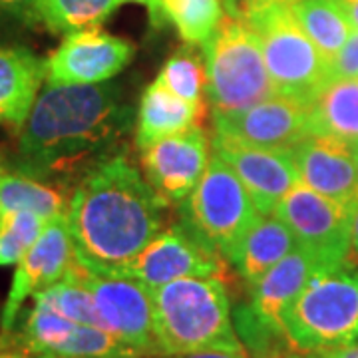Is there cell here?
<instances>
[{
	"instance_id": "obj_21",
	"label": "cell",
	"mask_w": 358,
	"mask_h": 358,
	"mask_svg": "<svg viewBox=\"0 0 358 358\" xmlns=\"http://www.w3.org/2000/svg\"><path fill=\"white\" fill-rule=\"evenodd\" d=\"M310 134L331 136L358 150V78H333L310 103Z\"/></svg>"
},
{
	"instance_id": "obj_8",
	"label": "cell",
	"mask_w": 358,
	"mask_h": 358,
	"mask_svg": "<svg viewBox=\"0 0 358 358\" xmlns=\"http://www.w3.org/2000/svg\"><path fill=\"white\" fill-rule=\"evenodd\" d=\"M66 275L92 293L106 331L138 355H162L154 329V299L148 285L120 275L92 273L76 259Z\"/></svg>"
},
{
	"instance_id": "obj_10",
	"label": "cell",
	"mask_w": 358,
	"mask_h": 358,
	"mask_svg": "<svg viewBox=\"0 0 358 358\" xmlns=\"http://www.w3.org/2000/svg\"><path fill=\"white\" fill-rule=\"evenodd\" d=\"M223 257L181 223L159 231L117 275L157 289L185 277H223Z\"/></svg>"
},
{
	"instance_id": "obj_27",
	"label": "cell",
	"mask_w": 358,
	"mask_h": 358,
	"mask_svg": "<svg viewBox=\"0 0 358 358\" xmlns=\"http://www.w3.org/2000/svg\"><path fill=\"white\" fill-rule=\"evenodd\" d=\"M155 80L187 102H205L207 72H205L203 58L195 56L193 52L183 50L173 54Z\"/></svg>"
},
{
	"instance_id": "obj_2",
	"label": "cell",
	"mask_w": 358,
	"mask_h": 358,
	"mask_svg": "<svg viewBox=\"0 0 358 358\" xmlns=\"http://www.w3.org/2000/svg\"><path fill=\"white\" fill-rule=\"evenodd\" d=\"M166 207L126 155L108 157L78 181L68 201L76 261L92 273L117 275L164 231Z\"/></svg>"
},
{
	"instance_id": "obj_7",
	"label": "cell",
	"mask_w": 358,
	"mask_h": 358,
	"mask_svg": "<svg viewBox=\"0 0 358 358\" xmlns=\"http://www.w3.org/2000/svg\"><path fill=\"white\" fill-rule=\"evenodd\" d=\"M181 215L193 235L225 263L247 231L263 217L243 181L215 154L197 187L181 203Z\"/></svg>"
},
{
	"instance_id": "obj_41",
	"label": "cell",
	"mask_w": 358,
	"mask_h": 358,
	"mask_svg": "<svg viewBox=\"0 0 358 358\" xmlns=\"http://www.w3.org/2000/svg\"><path fill=\"white\" fill-rule=\"evenodd\" d=\"M48 357H50V355H48ZM50 358H56V357H50Z\"/></svg>"
},
{
	"instance_id": "obj_33",
	"label": "cell",
	"mask_w": 358,
	"mask_h": 358,
	"mask_svg": "<svg viewBox=\"0 0 358 358\" xmlns=\"http://www.w3.org/2000/svg\"><path fill=\"white\" fill-rule=\"evenodd\" d=\"M124 4L126 2H136V4H141V6H145L148 10H150V18H152V22L155 26L164 24L162 22V0H122Z\"/></svg>"
},
{
	"instance_id": "obj_30",
	"label": "cell",
	"mask_w": 358,
	"mask_h": 358,
	"mask_svg": "<svg viewBox=\"0 0 358 358\" xmlns=\"http://www.w3.org/2000/svg\"><path fill=\"white\" fill-rule=\"evenodd\" d=\"M38 0H0V14L34 22V8Z\"/></svg>"
},
{
	"instance_id": "obj_31",
	"label": "cell",
	"mask_w": 358,
	"mask_h": 358,
	"mask_svg": "<svg viewBox=\"0 0 358 358\" xmlns=\"http://www.w3.org/2000/svg\"><path fill=\"white\" fill-rule=\"evenodd\" d=\"M0 358H50L48 355L34 352L26 346L14 343L8 336H0Z\"/></svg>"
},
{
	"instance_id": "obj_13",
	"label": "cell",
	"mask_w": 358,
	"mask_h": 358,
	"mask_svg": "<svg viewBox=\"0 0 358 358\" xmlns=\"http://www.w3.org/2000/svg\"><path fill=\"white\" fill-rule=\"evenodd\" d=\"M310 106L275 94L251 108L213 114V134L268 150H293L310 136Z\"/></svg>"
},
{
	"instance_id": "obj_22",
	"label": "cell",
	"mask_w": 358,
	"mask_h": 358,
	"mask_svg": "<svg viewBox=\"0 0 358 358\" xmlns=\"http://www.w3.org/2000/svg\"><path fill=\"white\" fill-rule=\"evenodd\" d=\"M68 209L64 192L22 171H0V221L13 213L30 211L52 219Z\"/></svg>"
},
{
	"instance_id": "obj_24",
	"label": "cell",
	"mask_w": 358,
	"mask_h": 358,
	"mask_svg": "<svg viewBox=\"0 0 358 358\" xmlns=\"http://www.w3.org/2000/svg\"><path fill=\"white\" fill-rule=\"evenodd\" d=\"M291 8L308 38L329 60H333L352 32V24L338 4L334 0H296Z\"/></svg>"
},
{
	"instance_id": "obj_11",
	"label": "cell",
	"mask_w": 358,
	"mask_h": 358,
	"mask_svg": "<svg viewBox=\"0 0 358 358\" xmlns=\"http://www.w3.org/2000/svg\"><path fill=\"white\" fill-rule=\"evenodd\" d=\"M140 152L148 183L169 207L181 205L192 195L213 154L201 126L162 138Z\"/></svg>"
},
{
	"instance_id": "obj_38",
	"label": "cell",
	"mask_w": 358,
	"mask_h": 358,
	"mask_svg": "<svg viewBox=\"0 0 358 358\" xmlns=\"http://www.w3.org/2000/svg\"><path fill=\"white\" fill-rule=\"evenodd\" d=\"M281 358H320L319 355H315V352H313V355H305V352H289V355H285V357H281Z\"/></svg>"
},
{
	"instance_id": "obj_35",
	"label": "cell",
	"mask_w": 358,
	"mask_h": 358,
	"mask_svg": "<svg viewBox=\"0 0 358 358\" xmlns=\"http://www.w3.org/2000/svg\"><path fill=\"white\" fill-rule=\"evenodd\" d=\"M334 2L345 13V16L348 18V22L352 24V28L358 30V0H334Z\"/></svg>"
},
{
	"instance_id": "obj_5",
	"label": "cell",
	"mask_w": 358,
	"mask_h": 358,
	"mask_svg": "<svg viewBox=\"0 0 358 358\" xmlns=\"http://www.w3.org/2000/svg\"><path fill=\"white\" fill-rule=\"evenodd\" d=\"M294 352H324L358 343V281L350 265L315 275L282 313Z\"/></svg>"
},
{
	"instance_id": "obj_14",
	"label": "cell",
	"mask_w": 358,
	"mask_h": 358,
	"mask_svg": "<svg viewBox=\"0 0 358 358\" xmlns=\"http://www.w3.org/2000/svg\"><path fill=\"white\" fill-rule=\"evenodd\" d=\"M136 46L126 38L90 28L66 34L46 58L50 84H102L117 76L131 62Z\"/></svg>"
},
{
	"instance_id": "obj_40",
	"label": "cell",
	"mask_w": 358,
	"mask_h": 358,
	"mask_svg": "<svg viewBox=\"0 0 358 358\" xmlns=\"http://www.w3.org/2000/svg\"><path fill=\"white\" fill-rule=\"evenodd\" d=\"M357 281H358V271H357Z\"/></svg>"
},
{
	"instance_id": "obj_29",
	"label": "cell",
	"mask_w": 358,
	"mask_h": 358,
	"mask_svg": "<svg viewBox=\"0 0 358 358\" xmlns=\"http://www.w3.org/2000/svg\"><path fill=\"white\" fill-rule=\"evenodd\" d=\"M333 78H358V30L352 28L345 46L331 60Z\"/></svg>"
},
{
	"instance_id": "obj_42",
	"label": "cell",
	"mask_w": 358,
	"mask_h": 358,
	"mask_svg": "<svg viewBox=\"0 0 358 358\" xmlns=\"http://www.w3.org/2000/svg\"><path fill=\"white\" fill-rule=\"evenodd\" d=\"M357 157H358V150H357Z\"/></svg>"
},
{
	"instance_id": "obj_1",
	"label": "cell",
	"mask_w": 358,
	"mask_h": 358,
	"mask_svg": "<svg viewBox=\"0 0 358 358\" xmlns=\"http://www.w3.org/2000/svg\"><path fill=\"white\" fill-rule=\"evenodd\" d=\"M131 110L114 84H46L20 129L18 169L58 185L76 183L115 155Z\"/></svg>"
},
{
	"instance_id": "obj_18",
	"label": "cell",
	"mask_w": 358,
	"mask_h": 358,
	"mask_svg": "<svg viewBox=\"0 0 358 358\" xmlns=\"http://www.w3.org/2000/svg\"><path fill=\"white\" fill-rule=\"evenodd\" d=\"M46 80V60L28 48L0 46V124L24 128Z\"/></svg>"
},
{
	"instance_id": "obj_9",
	"label": "cell",
	"mask_w": 358,
	"mask_h": 358,
	"mask_svg": "<svg viewBox=\"0 0 358 358\" xmlns=\"http://www.w3.org/2000/svg\"><path fill=\"white\" fill-rule=\"evenodd\" d=\"M291 229L299 247L310 251L329 267L348 265L350 209L299 181L277 205L275 213Z\"/></svg>"
},
{
	"instance_id": "obj_17",
	"label": "cell",
	"mask_w": 358,
	"mask_h": 358,
	"mask_svg": "<svg viewBox=\"0 0 358 358\" xmlns=\"http://www.w3.org/2000/svg\"><path fill=\"white\" fill-rule=\"evenodd\" d=\"M336 268L324 265L320 259L303 247H294L289 255H285L273 268L249 285V301L245 307L261 324L271 331L285 334L282 329V313L296 299L308 281L319 275L320 271Z\"/></svg>"
},
{
	"instance_id": "obj_6",
	"label": "cell",
	"mask_w": 358,
	"mask_h": 358,
	"mask_svg": "<svg viewBox=\"0 0 358 358\" xmlns=\"http://www.w3.org/2000/svg\"><path fill=\"white\" fill-rule=\"evenodd\" d=\"M205 96L213 114H231L277 94L255 30L243 18L225 13L213 36L205 42Z\"/></svg>"
},
{
	"instance_id": "obj_4",
	"label": "cell",
	"mask_w": 358,
	"mask_h": 358,
	"mask_svg": "<svg viewBox=\"0 0 358 358\" xmlns=\"http://www.w3.org/2000/svg\"><path fill=\"white\" fill-rule=\"evenodd\" d=\"M227 14L243 18L255 30L277 94L310 106L333 80L331 60L308 38L291 4L251 2Z\"/></svg>"
},
{
	"instance_id": "obj_16",
	"label": "cell",
	"mask_w": 358,
	"mask_h": 358,
	"mask_svg": "<svg viewBox=\"0 0 358 358\" xmlns=\"http://www.w3.org/2000/svg\"><path fill=\"white\" fill-rule=\"evenodd\" d=\"M291 152L305 185L348 209L355 207L358 201L357 148L331 136L310 134Z\"/></svg>"
},
{
	"instance_id": "obj_25",
	"label": "cell",
	"mask_w": 358,
	"mask_h": 358,
	"mask_svg": "<svg viewBox=\"0 0 358 358\" xmlns=\"http://www.w3.org/2000/svg\"><path fill=\"white\" fill-rule=\"evenodd\" d=\"M225 8L221 0H162V22H169L189 46H203L213 36Z\"/></svg>"
},
{
	"instance_id": "obj_15",
	"label": "cell",
	"mask_w": 358,
	"mask_h": 358,
	"mask_svg": "<svg viewBox=\"0 0 358 358\" xmlns=\"http://www.w3.org/2000/svg\"><path fill=\"white\" fill-rule=\"evenodd\" d=\"M211 152L225 159L251 193L261 215H273L277 205L301 181L291 150H268L215 136Z\"/></svg>"
},
{
	"instance_id": "obj_12",
	"label": "cell",
	"mask_w": 358,
	"mask_h": 358,
	"mask_svg": "<svg viewBox=\"0 0 358 358\" xmlns=\"http://www.w3.org/2000/svg\"><path fill=\"white\" fill-rule=\"evenodd\" d=\"M74 259V245L64 211L46 221L36 243L16 263L13 285L0 315V334L13 333L26 299L62 281Z\"/></svg>"
},
{
	"instance_id": "obj_20",
	"label": "cell",
	"mask_w": 358,
	"mask_h": 358,
	"mask_svg": "<svg viewBox=\"0 0 358 358\" xmlns=\"http://www.w3.org/2000/svg\"><path fill=\"white\" fill-rule=\"evenodd\" d=\"M296 247L293 233L277 215H263L247 231L227 259L247 285L259 281L268 268Z\"/></svg>"
},
{
	"instance_id": "obj_39",
	"label": "cell",
	"mask_w": 358,
	"mask_h": 358,
	"mask_svg": "<svg viewBox=\"0 0 358 358\" xmlns=\"http://www.w3.org/2000/svg\"><path fill=\"white\" fill-rule=\"evenodd\" d=\"M131 358H169L167 355H136Z\"/></svg>"
},
{
	"instance_id": "obj_26",
	"label": "cell",
	"mask_w": 358,
	"mask_h": 358,
	"mask_svg": "<svg viewBox=\"0 0 358 358\" xmlns=\"http://www.w3.org/2000/svg\"><path fill=\"white\" fill-rule=\"evenodd\" d=\"M32 299L48 305L66 319L80 322V324H92V327H102L103 329L102 319H100V313L96 308L92 293L82 282L68 277V275L62 281L54 282L48 289L36 293Z\"/></svg>"
},
{
	"instance_id": "obj_37",
	"label": "cell",
	"mask_w": 358,
	"mask_h": 358,
	"mask_svg": "<svg viewBox=\"0 0 358 358\" xmlns=\"http://www.w3.org/2000/svg\"><path fill=\"white\" fill-rule=\"evenodd\" d=\"M251 2H282V4H294L296 0H225V13H229V10L241 6V4H251Z\"/></svg>"
},
{
	"instance_id": "obj_32",
	"label": "cell",
	"mask_w": 358,
	"mask_h": 358,
	"mask_svg": "<svg viewBox=\"0 0 358 358\" xmlns=\"http://www.w3.org/2000/svg\"><path fill=\"white\" fill-rule=\"evenodd\" d=\"M169 358H251L247 350H229V348H209L185 355H171Z\"/></svg>"
},
{
	"instance_id": "obj_3",
	"label": "cell",
	"mask_w": 358,
	"mask_h": 358,
	"mask_svg": "<svg viewBox=\"0 0 358 358\" xmlns=\"http://www.w3.org/2000/svg\"><path fill=\"white\" fill-rule=\"evenodd\" d=\"M162 355L209 348L247 350L237 334L229 291L221 277H185L152 289Z\"/></svg>"
},
{
	"instance_id": "obj_36",
	"label": "cell",
	"mask_w": 358,
	"mask_h": 358,
	"mask_svg": "<svg viewBox=\"0 0 358 358\" xmlns=\"http://www.w3.org/2000/svg\"><path fill=\"white\" fill-rule=\"evenodd\" d=\"M350 247L352 255L358 259V201L350 209Z\"/></svg>"
},
{
	"instance_id": "obj_23",
	"label": "cell",
	"mask_w": 358,
	"mask_h": 358,
	"mask_svg": "<svg viewBox=\"0 0 358 358\" xmlns=\"http://www.w3.org/2000/svg\"><path fill=\"white\" fill-rule=\"evenodd\" d=\"M122 0H38L34 24L54 34H72L100 26L122 6Z\"/></svg>"
},
{
	"instance_id": "obj_43",
	"label": "cell",
	"mask_w": 358,
	"mask_h": 358,
	"mask_svg": "<svg viewBox=\"0 0 358 358\" xmlns=\"http://www.w3.org/2000/svg\"><path fill=\"white\" fill-rule=\"evenodd\" d=\"M56 358H60V357H56Z\"/></svg>"
},
{
	"instance_id": "obj_19",
	"label": "cell",
	"mask_w": 358,
	"mask_h": 358,
	"mask_svg": "<svg viewBox=\"0 0 358 358\" xmlns=\"http://www.w3.org/2000/svg\"><path fill=\"white\" fill-rule=\"evenodd\" d=\"M205 112V102H187L155 80L141 96L136 126L138 148L143 150L162 138L201 126Z\"/></svg>"
},
{
	"instance_id": "obj_34",
	"label": "cell",
	"mask_w": 358,
	"mask_h": 358,
	"mask_svg": "<svg viewBox=\"0 0 358 358\" xmlns=\"http://www.w3.org/2000/svg\"><path fill=\"white\" fill-rule=\"evenodd\" d=\"M320 358H358V343L357 345L343 346V348H333V350H324V352H315Z\"/></svg>"
},
{
	"instance_id": "obj_28",
	"label": "cell",
	"mask_w": 358,
	"mask_h": 358,
	"mask_svg": "<svg viewBox=\"0 0 358 358\" xmlns=\"http://www.w3.org/2000/svg\"><path fill=\"white\" fill-rule=\"evenodd\" d=\"M48 219L38 213L20 211L0 221V267L16 265L36 243Z\"/></svg>"
}]
</instances>
